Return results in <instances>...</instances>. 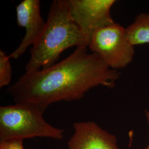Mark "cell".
<instances>
[{
  "label": "cell",
  "mask_w": 149,
  "mask_h": 149,
  "mask_svg": "<svg viewBox=\"0 0 149 149\" xmlns=\"http://www.w3.org/2000/svg\"><path fill=\"white\" fill-rule=\"evenodd\" d=\"M88 47H77L68 57L52 66L24 73L8 88L16 103H28L45 112L60 101H78L91 89L102 86H116L118 71L109 68Z\"/></svg>",
  "instance_id": "obj_1"
},
{
  "label": "cell",
  "mask_w": 149,
  "mask_h": 149,
  "mask_svg": "<svg viewBox=\"0 0 149 149\" xmlns=\"http://www.w3.org/2000/svg\"><path fill=\"white\" fill-rule=\"evenodd\" d=\"M88 45V40L71 16L68 0L53 1L43 33L30 50L25 73L52 66L69 48Z\"/></svg>",
  "instance_id": "obj_2"
},
{
  "label": "cell",
  "mask_w": 149,
  "mask_h": 149,
  "mask_svg": "<svg viewBox=\"0 0 149 149\" xmlns=\"http://www.w3.org/2000/svg\"><path fill=\"white\" fill-rule=\"evenodd\" d=\"M145 116H146V120H147V122H148V124L149 128V111H145ZM144 149H149V144L146 148H145Z\"/></svg>",
  "instance_id": "obj_11"
},
{
  "label": "cell",
  "mask_w": 149,
  "mask_h": 149,
  "mask_svg": "<svg viewBox=\"0 0 149 149\" xmlns=\"http://www.w3.org/2000/svg\"><path fill=\"white\" fill-rule=\"evenodd\" d=\"M73 127L68 149H119L116 137L94 122H76Z\"/></svg>",
  "instance_id": "obj_7"
},
{
  "label": "cell",
  "mask_w": 149,
  "mask_h": 149,
  "mask_svg": "<svg viewBox=\"0 0 149 149\" xmlns=\"http://www.w3.org/2000/svg\"><path fill=\"white\" fill-rule=\"evenodd\" d=\"M73 20L88 40L93 33L115 23L111 10L115 0H68Z\"/></svg>",
  "instance_id": "obj_5"
},
{
  "label": "cell",
  "mask_w": 149,
  "mask_h": 149,
  "mask_svg": "<svg viewBox=\"0 0 149 149\" xmlns=\"http://www.w3.org/2000/svg\"><path fill=\"white\" fill-rule=\"evenodd\" d=\"M88 48L116 71L128 66L135 55V46L128 39L126 28L116 22L94 32Z\"/></svg>",
  "instance_id": "obj_4"
},
{
  "label": "cell",
  "mask_w": 149,
  "mask_h": 149,
  "mask_svg": "<svg viewBox=\"0 0 149 149\" xmlns=\"http://www.w3.org/2000/svg\"><path fill=\"white\" fill-rule=\"evenodd\" d=\"M0 149H24L22 140H10L0 142Z\"/></svg>",
  "instance_id": "obj_10"
},
{
  "label": "cell",
  "mask_w": 149,
  "mask_h": 149,
  "mask_svg": "<svg viewBox=\"0 0 149 149\" xmlns=\"http://www.w3.org/2000/svg\"><path fill=\"white\" fill-rule=\"evenodd\" d=\"M17 22L25 29L26 33L19 46L10 55V59H17L33 46L42 36L46 22L40 14L39 0H23L16 6Z\"/></svg>",
  "instance_id": "obj_6"
},
{
  "label": "cell",
  "mask_w": 149,
  "mask_h": 149,
  "mask_svg": "<svg viewBox=\"0 0 149 149\" xmlns=\"http://www.w3.org/2000/svg\"><path fill=\"white\" fill-rule=\"evenodd\" d=\"M8 55L0 50V88L10 85L12 79V70Z\"/></svg>",
  "instance_id": "obj_9"
},
{
  "label": "cell",
  "mask_w": 149,
  "mask_h": 149,
  "mask_svg": "<svg viewBox=\"0 0 149 149\" xmlns=\"http://www.w3.org/2000/svg\"><path fill=\"white\" fill-rule=\"evenodd\" d=\"M125 28L128 39L134 46L149 44V13L139 15Z\"/></svg>",
  "instance_id": "obj_8"
},
{
  "label": "cell",
  "mask_w": 149,
  "mask_h": 149,
  "mask_svg": "<svg viewBox=\"0 0 149 149\" xmlns=\"http://www.w3.org/2000/svg\"><path fill=\"white\" fill-rule=\"evenodd\" d=\"M43 113L28 103L0 107V142L36 137L61 140L64 130L47 122Z\"/></svg>",
  "instance_id": "obj_3"
}]
</instances>
